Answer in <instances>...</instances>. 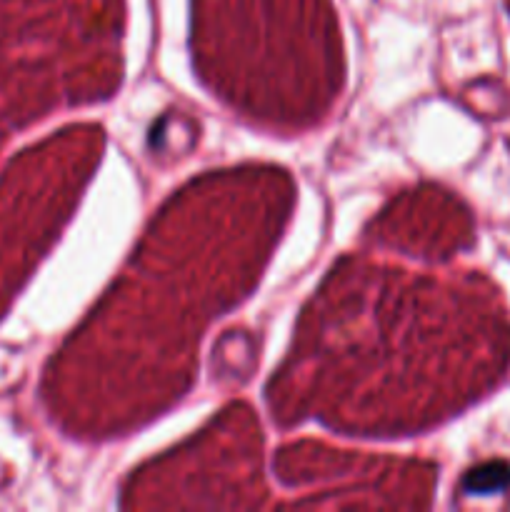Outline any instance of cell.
Returning <instances> with one entry per match:
<instances>
[{
    "mask_svg": "<svg viewBox=\"0 0 510 512\" xmlns=\"http://www.w3.org/2000/svg\"><path fill=\"white\" fill-rule=\"evenodd\" d=\"M510 485V468L503 463H490L485 468H478L468 480H465V488L473 495H490L498 493V490L508 488Z\"/></svg>",
    "mask_w": 510,
    "mask_h": 512,
    "instance_id": "1",
    "label": "cell"
}]
</instances>
